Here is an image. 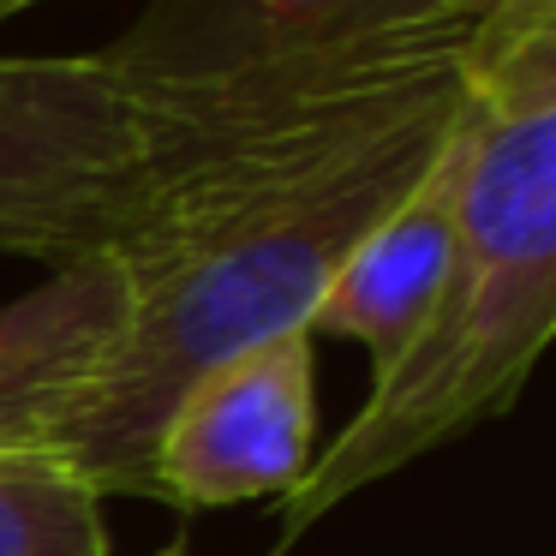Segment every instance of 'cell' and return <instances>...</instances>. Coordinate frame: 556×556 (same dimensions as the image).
Instances as JSON below:
<instances>
[{"mask_svg": "<svg viewBox=\"0 0 556 556\" xmlns=\"http://www.w3.org/2000/svg\"><path fill=\"white\" fill-rule=\"evenodd\" d=\"M467 30L336 66L144 90L156 180L109 245L126 329L54 455L102 496H144L168 401L216 359L312 324L348 245L443 156L472 114Z\"/></svg>", "mask_w": 556, "mask_h": 556, "instance_id": "6da1fadb", "label": "cell"}, {"mask_svg": "<svg viewBox=\"0 0 556 556\" xmlns=\"http://www.w3.org/2000/svg\"><path fill=\"white\" fill-rule=\"evenodd\" d=\"M556 341V102L472 109L455 180V257L419 341L371 383L365 407L281 496L305 532L348 496L395 479L431 448L503 419Z\"/></svg>", "mask_w": 556, "mask_h": 556, "instance_id": "7a4b0ae2", "label": "cell"}, {"mask_svg": "<svg viewBox=\"0 0 556 556\" xmlns=\"http://www.w3.org/2000/svg\"><path fill=\"white\" fill-rule=\"evenodd\" d=\"M150 180L156 132L109 54H0V257H102Z\"/></svg>", "mask_w": 556, "mask_h": 556, "instance_id": "3957f363", "label": "cell"}, {"mask_svg": "<svg viewBox=\"0 0 556 556\" xmlns=\"http://www.w3.org/2000/svg\"><path fill=\"white\" fill-rule=\"evenodd\" d=\"M317 460V341L281 329L216 359L168 401L144 496L174 515L281 503Z\"/></svg>", "mask_w": 556, "mask_h": 556, "instance_id": "277c9868", "label": "cell"}, {"mask_svg": "<svg viewBox=\"0 0 556 556\" xmlns=\"http://www.w3.org/2000/svg\"><path fill=\"white\" fill-rule=\"evenodd\" d=\"M448 25H472L448 0H150L102 54L144 90H186L329 66Z\"/></svg>", "mask_w": 556, "mask_h": 556, "instance_id": "5b68a950", "label": "cell"}, {"mask_svg": "<svg viewBox=\"0 0 556 556\" xmlns=\"http://www.w3.org/2000/svg\"><path fill=\"white\" fill-rule=\"evenodd\" d=\"M479 109V102H472ZM472 114L443 144V156L348 245L329 288L312 305V341H353L371 359V383L419 341L455 257V180Z\"/></svg>", "mask_w": 556, "mask_h": 556, "instance_id": "8992f818", "label": "cell"}, {"mask_svg": "<svg viewBox=\"0 0 556 556\" xmlns=\"http://www.w3.org/2000/svg\"><path fill=\"white\" fill-rule=\"evenodd\" d=\"M126 329V288L109 257H78L0 305V455L66 431Z\"/></svg>", "mask_w": 556, "mask_h": 556, "instance_id": "52a82bcc", "label": "cell"}, {"mask_svg": "<svg viewBox=\"0 0 556 556\" xmlns=\"http://www.w3.org/2000/svg\"><path fill=\"white\" fill-rule=\"evenodd\" d=\"M0 556H114L109 496L61 455H0Z\"/></svg>", "mask_w": 556, "mask_h": 556, "instance_id": "ba28073f", "label": "cell"}, {"mask_svg": "<svg viewBox=\"0 0 556 556\" xmlns=\"http://www.w3.org/2000/svg\"><path fill=\"white\" fill-rule=\"evenodd\" d=\"M467 90L479 114L556 102V0H503L467 30Z\"/></svg>", "mask_w": 556, "mask_h": 556, "instance_id": "9c48e42d", "label": "cell"}, {"mask_svg": "<svg viewBox=\"0 0 556 556\" xmlns=\"http://www.w3.org/2000/svg\"><path fill=\"white\" fill-rule=\"evenodd\" d=\"M460 18H479V13H491V7H503V0H448Z\"/></svg>", "mask_w": 556, "mask_h": 556, "instance_id": "30bf717a", "label": "cell"}, {"mask_svg": "<svg viewBox=\"0 0 556 556\" xmlns=\"http://www.w3.org/2000/svg\"><path fill=\"white\" fill-rule=\"evenodd\" d=\"M30 7H42V0H0V25H7V18H18V13H30Z\"/></svg>", "mask_w": 556, "mask_h": 556, "instance_id": "8fae6325", "label": "cell"}, {"mask_svg": "<svg viewBox=\"0 0 556 556\" xmlns=\"http://www.w3.org/2000/svg\"><path fill=\"white\" fill-rule=\"evenodd\" d=\"M168 556H180V551H168ZM269 556H281V551H269Z\"/></svg>", "mask_w": 556, "mask_h": 556, "instance_id": "7c38bea8", "label": "cell"}]
</instances>
